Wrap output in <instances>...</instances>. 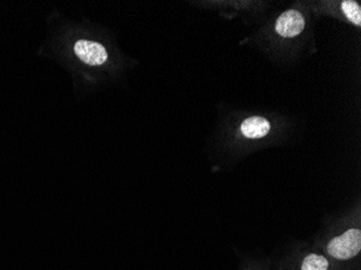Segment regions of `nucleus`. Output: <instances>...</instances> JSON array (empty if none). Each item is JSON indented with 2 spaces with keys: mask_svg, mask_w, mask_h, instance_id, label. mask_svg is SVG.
I'll return each mask as SVG.
<instances>
[{
  "mask_svg": "<svg viewBox=\"0 0 361 270\" xmlns=\"http://www.w3.org/2000/svg\"><path fill=\"white\" fill-rule=\"evenodd\" d=\"M271 125L263 117H251L245 119L241 125V131L249 139H261L269 134Z\"/></svg>",
  "mask_w": 361,
  "mask_h": 270,
  "instance_id": "20e7f679",
  "label": "nucleus"
},
{
  "mask_svg": "<svg viewBox=\"0 0 361 270\" xmlns=\"http://www.w3.org/2000/svg\"><path fill=\"white\" fill-rule=\"evenodd\" d=\"M75 54L82 62L91 66L102 65L106 62V49L99 42H89V40H78L75 44Z\"/></svg>",
  "mask_w": 361,
  "mask_h": 270,
  "instance_id": "f03ea898",
  "label": "nucleus"
},
{
  "mask_svg": "<svg viewBox=\"0 0 361 270\" xmlns=\"http://www.w3.org/2000/svg\"><path fill=\"white\" fill-rule=\"evenodd\" d=\"M300 270H331V264L324 255L312 253L303 259Z\"/></svg>",
  "mask_w": 361,
  "mask_h": 270,
  "instance_id": "39448f33",
  "label": "nucleus"
},
{
  "mask_svg": "<svg viewBox=\"0 0 361 270\" xmlns=\"http://www.w3.org/2000/svg\"><path fill=\"white\" fill-rule=\"evenodd\" d=\"M305 21L303 16L297 10L283 12L278 18L276 30L283 37L291 38L300 35L303 32Z\"/></svg>",
  "mask_w": 361,
  "mask_h": 270,
  "instance_id": "7ed1b4c3",
  "label": "nucleus"
},
{
  "mask_svg": "<svg viewBox=\"0 0 361 270\" xmlns=\"http://www.w3.org/2000/svg\"><path fill=\"white\" fill-rule=\"evenodd\" d=\"M342 10L345 16H348V20L356 25H361V9L360 6L356 1L348 0V1H343Z\"/></svg>",
  "mask_w": 361,
  "mask_h": 270,
  "instance_id": "423d86ee",
  "label": "nucleus"
},
{
  "mask_svg": "<svg viewBox=\"0 0 361 270\" xmlns=\"http://www.w3.org/2000/svg\"><path fill=\"white\" fill-rule=\"evenodd\" d=\"M360 229H348L345 233L329 241L326 253L336 261H348L360 253Z\"/></svg>",
  "mask_w": 361,
  "mask_h": 270,
  "instance_id": "f257e3e1",
  "label": "nucleus"
}]
</instances>
